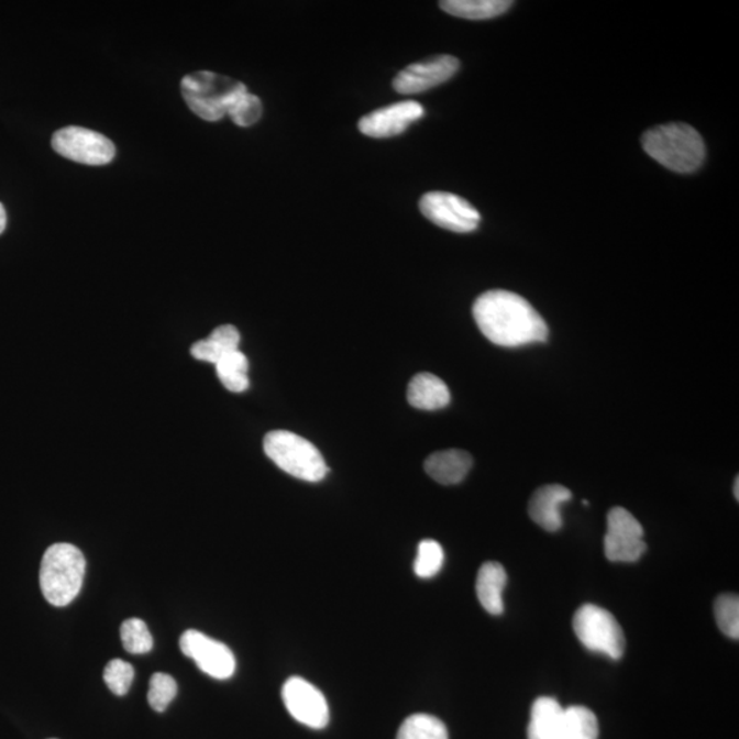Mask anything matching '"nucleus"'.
Listing matches in <instances>:
<instances>
[{
    "mask_svg": "<svg viewBox=\"0 0 739 739\" xmlns=\"http://www.w3.org/2000/svg\"><path fill=\"white\" fill-rule=\"evenodd\" d=\"M473 316L481 332L493 344L517 346L544 343L548 328L536 308L509 290H488L473 306Z\"/></svg>",
    "mask_w": 739,
    "mask_h": 739,
    "instance_id": "nucleus-1",
    "label": "nucleus"
},
{
    "mask_svg": "<svg viewBox=\"0 0 739 739\" xmlns=\"http://www.w3.org/2000/svg\"><path fill=\"white\" fill-rule=\"evenodd\" d=\"M643 150L669 170L696 172L705 158V144L696 129L669 123L651 129L642 137Z\"/></svg>",
    "mask_w": 739,
    "mask_h": 739,
    "instance_id": "nucleus-2",
    "label": "nucleus"
},
{
    "mask_svg": "<svg viewBox=\"0 0 739 739\" xmlns=\"http://www.w3.org/2000/svg\"><path fill=\"white\" fill-rule=\"evenodd\" d=\"M246 91L243 82L209 70L190 73L181 80L185 103L207 122L221 121Z\"/></svg>",
    "mask_w": 739,
    "mask_h": 739,
    "instance_id": "nucleus-3",
    "label": "nucleus"
},
{
    "mask_svg": "<svg viewBox=\"0 0 739 739\" xmlns=\"http://www.w3.org/2000/svg\"><path fill=\"white\" fill-rule=\"evenodd\" d=\"M86 558L77 547L54 544L44 553L41 569L43 596L54 607H66L81 591Z\"/></svg>",
    "mask_w": 739,
    "mask_h": 739,
    "instance_id": "nucleus-4",
    "label": "nucleus"
},
{
    "mask_svg": "<svg viewBox=\"0 0 739 739\" xmlns=\"http://www.w3.org/2000/svg\"><path fill=\"white\" fill-rule=\"evenodd\" d=\"M263 450L283 472L307 483H319L329 472L318 448L293 431H271L263 440Z\"/></svg>",
    "mask_w": 739,
    "mask_h": 739,
    "instance_id": "nucleus-5",
    "label": "nucleus"
},
{
    "mask_svg": "<svg viewBox=\"0 0 739 739\" xmlns=\"http://www.w3.org/2000/svg\"><path fill=\"white\" fill-rule=\"evenodd\" d=\"M573 627L578 640L589 651L607 654L614 660L624 657L625 632L607 609L585 604L575 613Z\"/></svg>",
    "mask_w": 739,
    "mask_h": 739,
    "instance_id": "nucleus-6",
    "label": "nucleus"
},
{
    "mask_svg": "<svg viewBox=\"0 0 739 739\" xmlns=\"http://www.w3.org/2000/svg\"><path fill=\"white\" fill-rule=\"evenodd\" d=\"M55 153L64 158L88 166L109 165L115 158L113 142L104 134L82 126H66L53 134Z\"/></svg>",
    "mask_w": 739,
    "mask_h": 739,
    "instance_id": "nucleus-7",
    "label": "nucleus"
},
{
    "mask_svg": "<svg viewBox=\"0 0 739 739\" xmlns=\"http://www.w3.org/2000/svg\"><path fill=\"white\" fill-rule=\"evenodd\" d=\"M419 209L434 225L455 233H472L479 227L481 216L466 199L450 192H428Z\"/></svg>",
    "mask_w": 739,
    "mask_h": 739,
    "instance_id": "nucleus-8",
    "label": "nucleus"
},
{
    "mask_svg": "<svg viewBox=\"0 0 739 739\" xmlns=\"http://www.w3.org/2000/svg\"><path fill=\"white\" fill-rule=\"evenodd\" d=\"M608 529L604 551L611 562L635 563L647 551L640 522L625 508H613L608 514Z\"/></svg>",
    "mask_w": 739,
    "mask_h": 739,
    "instance_id": "nucleus-9",
    "label": "nucleus"
},
{
    "mask_svg": "<svg viewBox=\"0 0 739 739\" xmlns=\"http://www.w3.org/2000/svg\"><path fill=\"white\" fill-rule=\"evenodd\" d=\"M180 649L185 657L194 660L200 671L216 680H228L236 671V659L231 649L198 630L184 632Z\"/></svg>",
    "mask_w": 739,
    "mask_h": 739,
    "instance_id": "nucleus-10",
    "label": "nucleus"
},
{
    "mask_svg": "<svg viewBox=\"0 0 739 739\" xmlns=\"http://www.w3.org/2000/svg\"><path fill=\"white\" fill-rule=\"evenodd\" d=\"M283 699L288 713L299 724L322 730L329 725V705L323 694L304 677H289L283 687Z\"/></svg>",
    "mask_w": 739,
    "mask_h": 739,
    "instance_id": "nucleus-11",
    "label": "nucleus"
},
{
    "mask_svg": "<svg viewBox=\"0 0 739 739\" xmlns=\"http://www.w3.org/2000/svg\"><path fill=\"white\" fill-rule=\"evenodd\" d=\"M457 70L459 59L451 55H440L406 67L395 77L394 88L402 95L427 92L450 80Z\"/></svg>",
    "mask_w": 739,
    "mask_h": 739,
    "instance_id": "nucleus-12",
    "label": "nucleus"
},
{
    "mask_svg": "<svg viewBox=\"0 0 739 739\" xmlns=\"http://www.w3.org/2000/svg\"><path fill=\"white\" fill-rule=\"evenodd\" d=\"M424 115L422 104L407 100L375 110L360 121V131L368 137L388 139L399 136L411 123Z\"/></svg>",
    "mask_w": 739,
    "mask_h": 739,
    "instance_id": "nucleus-13",
    "label": "nucleus"
},
{
    "mask_svg": "<svg viewBox=\"0 0 739 739\" xmlns=\"http://www.w3.org/2000/svg\"><path fill=\"white\" fill-rule=\"evenodd\" d=\"M571 496H573L571 492L562 485L542 486L530 498V518L547 531H558L563 525L560 507L567 503Z\"/></svg>",
    "mask_w": 739,
    "mask_h": 739,
    "instance_id": "nucleus-14",
    "label": "nucleus"
},
{
    "mask_svg": "<svg viewBox=\"0 0 739 739\" xmlns=\"http://www.w3.org/2000/svg\"><path fill=\"white\" fill-rule=\"evenodd\" d=\"M473 466V457L461 450H446L431 455L424 462V470L441 485L461 484Z\"/></svg>",
    "mask_w": 739,
    "mask_h": 739,
    "instance_id": "nucleus-15",
    "label": "nucleus"
},
{
    "mask_svg": "<svg viewBox=\"0 0 739 739\" xmlns=\"http://www.w3.org/2000/svg\"><path fill=\"white\" fill-rule=\"evenodd\" d=\"M407 399L418 410L434 411L450 405L451 394L444 380L437 375L421 373L408 385Z\"/></svg>",
    "mask_w": 739,
    "mask_h": 739,
    "instance_id": "nucleus-16",
    "label": "nucleus"
},
{
    "mask_svg": "<svg viewBox=\"0 0 739 739\" xmlns=\"http://www.w3.org/2000/svg\"><path fill=\"white\" fill-rule=\"evenodd\" d=\"M564 720V709L551 697L537 698L531 707L528 729L529 739H560Z\"/></svg>",
    "mask_w": 739,
    "mask_h": 739,
    "instance_id": "nucleus-17",
    "label": "nucleus"
},
{
    "mask_svg": "<svg viewBox=\"0 0 739 739\" xmlns=\"http://www.w3.org/2000/svg\"><path fill=\"white\" fill-rule=\"evenodd\" d=\"M507 585V573L501 564L488 562L478 571L477 596L486 611L501 615L504 611L503 592Z\"/></svg>",
    "mask_w": 739,
    "mask_h": 739,
    "instance_id": "nucleus-18",
    "label": "nucleus"
},
{
    "mask_svg": "<svg viewBox=\"0 0 739 739\" xmlns=\"http://www.w3.org/2000/svg\"><path fill=\"white\" fill-rule=\"evenodd\" d=\"M239 330L233 324H222L209 338L195 343L192 349H190V354H192L195 360L216 365L223 356L239 350Z\"/></svg>",
    "mask_w": 739,
    "mask_h": 739,
    "instance_id": "nucleus-19",
    "label": "nucleus"
},
{
    "mask_svg": "<svg viewBox=\"0 0 739 739\" xmlns=\"http://www.w3.org/2000/svg\"><path fill=\"white\" fill-rule=\"evenodd\" d=\"M512 2L507 0H445L440 8L445 13L464 20H490L506 13Z\"/></svg>",
    "mask_w": 739,
    "mask_h": 739,
    "instance_id": "nucleus-20",
    "label": "nucleus"
},
{
    "mask_svg": "<svg viewBox=\"0 0 739 739\" xmlns=\"http://www.w3.org/2000/svg\"><path fill=\"white\" fill-rule=\"evenodd\" d=\"M216 372L218 378H220L221 384L225 386L228 390L234 391V394H240L249 389L250 378H249V360L243 354L242 351L236 350L231 352L222 357L221 361L216 363Z\"/></svg>",
    "mask_w": 739,
    "mask_h": 739,
    "instance_id": "nucleus-21",
    "label": "nucleus"
},
{
    "mask_svg": "<svg viewBox=\"0 0 739 739\" xmlns=\"http://www.w3.org/2000/svg\"><path fill=\"white\" fill-rule=\"evenodd\" d=\"M598 720L591 709L570 707L564 709V720L560 739H597Z\"/></svg>",
    "mask_w": 739,
    "mask_h": 739,
    "instance_id": "nucleus-22",
    "label": "nucleus"
},
{
    "mask_svg": "<svg viewBox=\"0 0 739 739\" xmlns=\"http://www.w3.org/2000/svg\"><path fill=\"white\" fill-rule=\"evenodd\" d=\"M396 739H450L444 724L435 716L417 714L400 726Z\"/></svg>",
    "mask_w": 739,
    "mask_h": 739,
    "instance_id": "nucleus-23",
    "label": "nucleus"
},
{
    "mask_svg": "<svg viewBox=\"0 0 739 739\" xmlns=\"http://www.w3.org/2000/svg\"><path fill=\"white\" fill-rule=\"evenodd\" d=\"M121 640L123 649L132 654L148 653L153 649V636L143 620L128 619L121 626Z\"/></svg>",
    "mask_w": 739,
    "mask_h": 739,
    "instance_id": "nucleus-24",
    "label": "nucleus"
},
{
    "mask_svg": "<svg viewBox=\"0 0 739 739\" xmlns=\"http://www.w3.org/2000/svg\"><path fill=\"white\" fill-rule=\"evenodd\" d=\"M444 564V551H442L439 542L434 540H424L418 547V554L416 563H413V571L419 578H433L440 573Z\"/></svg>",
    "mask_w": 739,
    "mask_h": 739,
    "instance_id": "nucleus-25",
    "label": "nucleus"
},
{
    "mask_svg": "<svg viewBox=\"0 0 739 739\" xmlns=\"http://www.w3.org/2000/svg\"><path fill=\"white\" fill-rule=\"evenodd\" d=\"M715 618L721 632L732 640L739 638V598L737 595H721L715 602Z\"/></svg>",
    "mask_w": 739,
    "mask_h": 739,
    "instance_id": "nucleus-26",
    "label": "nucleus"
},
{
    "mask_svg": "<svg viewBox=\"0 0 739 739\" xmlns=\"http://www.w3.org/2000/svg\"><path fill=\"white\" fill-rule=\"evenodd\" d=\"M177 691L178 686L175 677L164 673L154 674L153 677H151L148 691V703L151 707H153L156 713H164L177 696Z\"/></svg>",
    "mask_w": 739,
    "mask_h": 739,
    "instance_id": "nucleus-27",
    "label": "nucleus"
},
{
    "mask_svg": "<svg viewBox=\"0 0 739 739\" xmlns=\"http://www.w3.org/2000/svg\"><path fill=\"white\" fill-rule=\"evenodd\" d=\"M263 106L262 100L254 93L246 91L234 103L229 117L240 128H250L255 125L262 119Z\"/></svg>",
    "mask_w": 739,
    "mask_h": 739,
    "instance_id": "nucleus-28",
    "label": "nucleus"
},
{
    "mask_svg": "<svg viewBox=\"0 0 739 739\" xmlns=\"http://www.w3.org/2000/svg\"><path fill=\"white\" fill-rule=\"evenodd\" d=\"M103 677L111 692L117 696H125L132 686L134 670L131 664L123 662V660L114 659L106 665Z\"/></svg>",
    "mask_w": 739,
    "mask_h": 739,
    "instance_id": "nucleus-29",
    "label": "nucleus"
},
{
    "mask_svg": "<svg viewBox=\"0 0 739 739\" xmlns=\"http://www.w3.org/2000/svg\"><path fill=\"white\" fill-rule=\"evenodd\" d=\"M8 227V214H5L4 206L0 203V234L5 231Z\"/></svg>",
    "mask_w": 739,
    "mask_h": 739,
    "instance_id": "nucleus-30",
    "label": "nucleus"
},
{
    "mask_svg": "<svg viewBox=\"0 0 739 739\" xmlns=\"http://www.w3.org/2000/svg\"><path fill=\"white\" fill-rule=\"evenodd\" d=\"M738 485H739V479H736V497L739 498V493H738Z\"/></svg>",
    "mask_w": 739,
    "mask_h": 739,
    "instance_id": "nucleus-31",
    "label": "nucleus"
}]
</instances>
